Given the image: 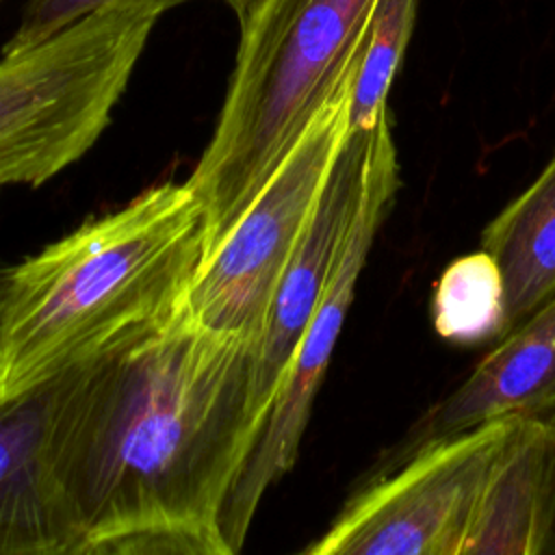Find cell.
Wrapping results in <instances>:
<instances>
[{
    "label": "cell",
    "mask_w": 555,
    "mask_h": 555,
    "mask_svg": "<svg viewBox=\"0 0 555 555\" xmlns=\"http://www.w3.org/2000/svg\"><path fill=\"white\" fill-rule=\"evenodd\" d=\"M544 553H555V416L512 425L460 546V555Z\"/></svg>",
    "instance_id": "30bf717a"
},
{
    "label": "cell",
    "mask_w": 555,
    "mask_h": 555,
    "mask_svg": "<svg viewBox=\"0 0 555 555\" xmlns=\"http://www.w3.org/2000/svg\"><path fill=\"white\" fill-rule=\"evenodd\" d=\"M481 249L503 275L507 334L555 295V152L538 178L483 228Z\"/></svg>",
    "instance_id": "8fae6325"
},
{
    "label": "cell",
    "mask_w": 555,
    "mask_h": 555,
    "mask_svg": "<svg viewBox=\"0 0 555 555\" xmlns=\"http://www.w3.org/2000/svg\"><path fill=\"white\" fill-rule=\"evenodd\" d=\"M264 423L258 343L184 304L98 353L67 442L82 555H232L221 516Z\"/></svg>",
    "instance_id": "6da1fadb"
},
{
    "label": "cell",
    "mask_w": 555,
    "mask_h": 555,
    "mask_svg": "<svg viewBox=\"0 0 555 555\" xmlns=\"http://www.w3.org/2000/svg\"><path fill=\"white\" fill-rule=\"evenodd\" d=\"M234 13H236V17H238V22H243L262 0H223Z\"/></svg>",
    "instance_id": "9a60e30c"
},
{
    "label": "cell",
    "mask_w": 555,
    "mask_h": 555,
    "mask_svg": "<svg viewBox=\"0 0 555 555\" xmlns=\"http://www.w3.org/2000/svg\"><path fill=\"white\" fill-rule=\"evenodd\" d=\"M516 421L483 423L366 479L304 553L460 555L477 494Z\"/></svg>",
    "instance_id": "8992f818"
},
{
    "label": "cell",
    "mask_w": 555,
    "mask_h": 555,
    "mask_svg": "<svg viewBox=\"0 0 555 555\" xmlns=\"http://www.w3.org/2000/svg\"><path fill=\"white\" fill-rule=\"evenodd\" d=\"M431 323L442 338L455 343L503 336L505 286L488 251L460 256L442 271L431 295Z\"/></svg>",
    "instance_id": "7c38bea8"
},
{
    "label": "cell",
    "mask_w": 555,
    "mask_h": 555,
    "mask_svg": "<svg viewBox=\"0 0 555 555\" xmlns=\"http://www.w3.org/2000/svg\"><path fill=\"white\" fill-rule=\"evenodd\" d=\"M0 2H2V0H0Z\"/></svg>",
    "instance_id": "e0dca14e"
},
{
    "label": "cell",
    "mask_w": 555,
    "mask_h": 555,
    "mask_svg": "<svg viewBox=\"0 0 555 555\" xmlns=\"http://www.w3.org/2000/svg\"><path fill=\"white\" fill-rule=\"evenodd\" d=\"M351 82L353 76L314 115L193 278L182 304L206 327L260 343L286 264L345 139Z\"/></svg>",
    "instance_id": "277c9868"
},
{
    "label": "cell",
    "mask_w": 555,
    "mask_h": 555,
    "mask_svg": "<svg viewBox=\"0 0 555 555\" xmlns=\"http://www.w3.org/2000/svg\"><path fill=\"white\" fill-rule=\"evenodd\" d=\"M93 358L0 399V555L85 553L67 442Z\"/></svg>",
    "instance_id": "52a82bcc"
},
{
    "label": "cell",
    "mask_w": 555,
    "mask_h": 555,
    "mask_svg": "<svg viewBox=\"0 0 555 555\" xmlns=\"http://www.w3.org/2000/svg\"><path fill=\"white\" fill-rule=\"evenodd\" d=\"M397 189L399 158L390 134V119L384 117L371 130L360 206L345 236L336 267L301 336L284 384L269 410L267 423L225 503L221 529L232 555L243 546L267 490L275 486L297 462L317 390L325 377L373 238L397 195Z\"/></svg>",
    "instance_id": "5b68a950"
},
{
    "label": "cell",
    "mask_w": 555,
    "mask_h": 555,
    "mask_svg": "<svg viewBox=\"0 0 555 555\" xmlns=\"http://www.w3.org/2000/svg\"><path fill=\"white\" fill-rule=\"evenodd\" d=\"M206 260L189 182H163L20 264L0 291V399L171 317Z\"/></svg>",
    "instance_id": "7a4b0ae2"
},
{
    "label": "cell",
    "mask_w": 555,
    "mask_h": 555,
    "mask_svg": "<svg viewBox=\"0 0 555 555\" xmlns=\"http://www.w3.org/2000/svg\"><path fill=\"white\" fill-rule=\"evenodd\" d=\"M191 0H24L17 26L2 46V54L33 48L72 24L113 7H152L160 13Z\"/></svg>",
    "instance_id": "5bb4252c"
},
{
    "label": "cell",
    "mask_w": 555,
    "mask_h": 555,
    "mask_svg": "<svg viewBox=\"0 0 555 555\" xmlns=\"http://www.w3.org/2000/svg\"><path fill=\"white\" fill-rule=\"evenodd\" d=\"M369 141L371 130L345 132L269 308L258 343V403L267 416L360 206Z\"/></svg>",
    "instance_id": "9c48e42d"
},
{
    "label": "cell",
    "mask_w": 555,
    "mask_h": 555,
    "mask_svg": "<svg viewBox=\"0 0 555 555\" xmlns=\"http://www.w3.org/2000/svg\"><path fill=\"white\" fill-rule=\"evenodd\" d=\"M416 2L375 0L349 93V132H369L388 117V93L414 30Z\"/></svg>",
    "instance_id": "4fadbf2b"
},
{
    "label": "cell",
    "mask_w": 555,
    "mask_h": 555,
    "mask_svg": "<svg viewBox=\"0 0 555 555\" xmlns=\"http://www.w3.org/2000/svg\"><path fill=\"white\" fill-rule=\"evenodd\" d=\"M373 4L262 0L238 22L223 106L186 180L204 212L206 258L353 76Z\"/></svg>",
    "instance_id": "3957f363"
},
{
    "label": "cell",
    "mask_w": 555,
    "mask_h": 555,
    "mask_svg": "<svg viewBox=\"0 0 555 555\" xmlns=\"http://www.w3.org/2000/svg\"><path fill=\"white\" fill-rule=\"evenodd\" d=\"M9 271H11V264H7V262H2V260H0V291H2L4 282H7V275H9Z\"/></svg>",
    "instance_id": "2e32d148"
},
{
    "label": "cell",
    "mask_w": 555,
    "mask_h": 555,
    "mask_svg": "<svg viewBox=\"0 0 555 555\" xmlns=\"http://www.w3.org/2000/svg\"><path fill=\"white\" fill-rule=\"evenodd\" d=\"M533 416H555V295L503 334L457 388L427 408L386 449L366 479L483 423Z\"/></svg>",
    "instance_id": "ba28073f"
}]
</instances>
